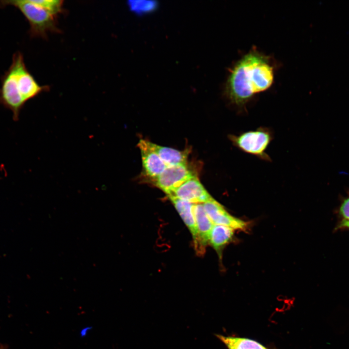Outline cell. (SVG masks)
Returning <instances> with one entry per match:
<instances>
[{
  "instance_id": "obj_8",
  "label": "cell",
  "mask_w": 349,
  "mask_h": 349,
  "mask_svg": "<svg viewBox=\"0 0 349 349\" xmlns=\"http://www.w3.org/2000/svg\"><path fill=\"white\" fill-rule=\"evenodd\" d=\"M138 146L141 153L144 174L153 182L167 166L150 146L148 141L140 140Z\"/></svg>"
},
{
  "instance_id": "obj_16",
  "label": "cell",
  "mask_w": 349,
  "mask_h": 349,
  "mask_svg": "<svg viewBox=\"0 0 349 349\" xmlns=\"http://www.w3.org/2000/svg\"><path fill=\"white\" fill-rule=\"evenodd\" d=\"M338 222L336 225L349 222V196L344 198L337 211Z\"/></svg>"
},
{
  "instance_id": "obj_14",
  "label": "cell",
  "mask_w": 349,
  "mask_h": 349,
  "mask_svg": "<svg viewBox=\"0 0 349 349\" xmlns=\"http://www.w3.org/2000/svg\"><path fill=\"white\" fill-rule=\"evenodd\" d=\"M228 349H269L259 343L250 339L217 335Z\"/></svg>"
},
{
  "instance_id": "obj_10",
  "label": "cell",
  "mask_w": 349,
  "mask_h": 349,
  "mask_svg": "<svg viewBox=\"0 0 349 349\" xmlns=\"http://www.w3.org/2000/svg\"><path fill=\"white\" fill-rule=\"evenodd\" d=\"M193 210L197 232V239L194 246L198 254H202L205 252L214 224L205 211L203 204H194Z\"/></svg>"
},
{
  "instance_id": "obj_1",
  "label": "cell",
  "mask_w": 349,
  "mask_h": 349,
  "mask_svg": "<svg viewBox=\"0 0 349 349\" xmlns=\"http://www.w3.org/2000/svg\"><path fill=\"white\" fill-rule=\"evenodd\" d=\"M273 79V68L268 57L252 50L233 67L227 81L226 93L233 103L243 106L255 94L269 89Z\"/></svg>"
},
{
  "instance_id": "obj_9",
  "label": "cell",
  "mask_w": 349,
  "mask_h": 349,
  "mask_svg": "<svg viewBox=\"0 0 349 349\" xmlns=\"http://www.w3.org/2000/svg\"><path fill=\"white\" fill-rule=\"evenodd\" d=\"M171 195L194 204H203L213 198L201 183L197 176L183 183Z\"/></svg>"
},
{
  "instance_id": "obj_3",
  "label": "cell",
  "mask_w": 349,
  "mask_h": 349,
  "mask_svg": "<svg viewBox=\"0 0 349 349\" xmlns=\"http://www.w3.org/2000/svg\"><path fill=\"white\" fill-rule=\"evenodd\" d=\"M272 137L271 132L267 128L264 127L228 136L233 144L241 151L267 161L270 160L266 151Z\"/></svg>"
},
{
  "instance_id": "obj_12",
  "label": "cell",
  "mask_w": 349,
  "mask_h": 349,
  "mask_svg": "<svg viewBox=\"0 0 349 349\" xmlns=\"http://www.w3.org/2000/svg\"><path fill=\"white\" fill-rule=\"evenodd\" d=\"M152 149L159 156L167 166L187 164V150L179 151L172 148L160 146L148 141Z\"/></svg>"
},
{
  "instance_id": "obj_17",
  "label": "cell",
  "mask_w": 349,
  "mask_h": 349,
  "mask_svg": "<svg viewBox=\"0 0 349 349\" xmlns=\"http://www.w3.org/2000/svg\"><path fill=\"white\" fill-rule=\"evenodd\" d=\"M92 329V327L91 326H85L79 331V336L81 338H84L86 337L88 334L89 333V332Z\"/></svg>"
},
{
  "instance_id": "obj_2",
  "label": "cell",
  "mask_w": 349,
  "mask_h": 349,
  "mask_svg": "<svg viewBox=\"0 0 349 349\" xmlns=\"http://www.w3.org/2000/svg\"><path fill=\"white\" fill-rule=\"evenodd\" d=\"M0 5H11L18 9L29 23V32L32 37L46 38L48 32L59 31L55 16L32 0H1Z\"/></svg>"
},
{
  "instance_id": "obj_5",
  "label": "cell",
  "mask_w": 349,
  "mask_h": 349,
  "mask_svg": "<svg viewBox=\"0 0 349 349\" xmlns=\"http://www.w3.org/2000/svg\"><path fill=\"white\" fill-rule=\"evenodd\" d=\"M25 103L17 88L15 69L10 65L1 78L0 104L10 110L17 120Z\"/></svg>"
},
{
  "instance_id": "obj_7",
  "label": "cell",
  "mask_w": 349,
  "mask_h": 349,
  "mask_svg": "<svg viewBox=\"0 0 349 349\" xmlns=\"http://www.w3.org/2000/svg\"><path fill=\"white\" fill-rule=\"evenodd\" d=\"M205 211L214 224L222 225L233 229L245 230L248 222L230 215L213 198L203 204Z\"/></svg>"
},
{
  "instance_id": "obj_15",
  "label": "cell",
  "mask_w": 349,
  "mask_h": 349,
  "mask_svg": "<svg viewBox=\"0 0 349 349\" xmlns=\"http://www.w3.org/2000/svg\"><path fill=\"white\" fill-rule=\"evenodd\" d=\"M53 16L61 13L63 10V1L61 0H32Z\"/></svg>"
},
{
  "instance_id": "obj_4",
  "label": "cell",
  "mask_w": 349,
  "mask_h": 349,
  "mask_svg": "<svg viewBox=\"0 0 349 349\" xmlns=\"http://www.w3.org/2000/svg\"><path fill=\"white\" fill-rule=\"evenodd\" d=\"M11 65L15 70L18 91L25 102L47 89V86L40 85L28 71L20 52L14 54Z\"/></svg>"
},
{
  "instance_id": "obj_13",
  "label": "cell",
  "mask_w": 349,
  "mask_h": 349,
  "mask_svg": "<svg viewBox=\"0 0 349 349\" xmlns=\"http://www.w3.org/2000/svg\"><path fill=\"white\" fill-rule=\"evenodd\" d=\"M234 235V229L232 228L214 224L209 234L208 242L220 256L223 248L232 240Z\"/></svg>"
},
{
  "instance_id": "obj_6",
  "label": "cell",
  "mask_w": 349,
  "mask_h": 349,
  "mask_svg": "<svg viewBox=\"0 0 349 349\" xmlns=\"http://www.w3.org/2000/svg\"><path fill=\"white\" fill-rule=\"evenodd\" d=\"M196 176L187 164L167 166L153 182L169 196L172 195L183 183Z\"/></svg>"
},
{
  "instance_id": "obj_11",
  "label": "cell",
  "mask_w": 349,
  "mask_h": 349,
  "mask_svg": "<svg viewBox=\"0 0 349 349\" xmlns=\"http://www.w3.org/2000/svg\"><path fill=\"white\" fill-rule=\"evenodd\" d=\"M168 197L190 232L194 245L197 239V228L193 210L194 204L180 199L174 195H169Z\"/></svg>"
}]
</instances>
